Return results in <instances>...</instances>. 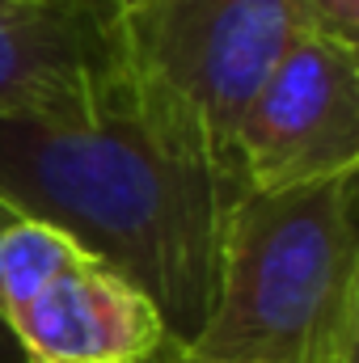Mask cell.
<instances>
[{"label": "cell", "instance_id": "8", "mask_svg": "<svg viewBox=\"0 0 359 363\" xmlns=\"http://www.w3.org/2000/svg\"><path fill=\"white\" fill-rule=\"evenodd\" d=\"M4 220H13V211L0 203V224H4ZM0 363H26V359H21V351H17V342L9 338V330H4V325H0Z\"/></svg>", "mask_w": 359, "mask_h": 363}, {"label": "cell", "instance_id": "1", "mask_svg": "<svg viewBox=\"0 0 359 363\" xmlns=\"http://www.w3.org/2000/svg\"><path fill=\"white\" fill-rule=\"evenodd\" d=\"M245 194L237 157L127 55L77 110L0 114V203L131 279L178 347L211 308Z\"/></svg>", "mask_w": 359, "mask_h": 363}, {"label": "cell", "instance_id": "4", "mask_svg": "<svg viewBox=\"0 0 359 363\" xmlns=\"http://www.w3.org/2000/svg\"><path fill=\"white\" fill-rule=\"evenodd\" d=\"M309 30L304 0H140L118 21V43L131 68L233 152L241 110Z\"/></svg>", "mask_w": 359, "mask_h": 363}, {"label": "cell", "instance_id": "7", "mask_svg": "<svg viewBox=\"0 0 359 363\" xmlns=\"http://www.w3.org/2000/svg\"><path fill=\"white\" fill-rule=\"evenodd\" d=\"M304 9L317 34L359 47V0H304Z\"/></svg>", "mask_w": 359, "mask_h": 363}, {"label": "cell", "instance_id": "3", "mask_svg": "<svg viewBox=\"0 0 359 363\" xmlns=\"http://www.w3.org/2000/svg\"><path fill=\"white\" fill-rule=\"evenodd\" d=\"M0 325L26 363H153L178 347L131 279L21 216L0 224Z\"/></svg>", "mask_w": 359, "mask_h": 363}, {"label": "cell", "instance_id": "2", "mask_svg": "<svg viewBox=\"0 0 359 363\" xmlns=\"http://www.w3.org/2000/svg\"><path fill=\"white\" fill-rule=\"evenodd\" d=\"M359 169L250 190L228 220L216 296L178 363H355Z\"/></svg>", "mask_w": 359, "mask_h": 363}, {"label": "cell", "instance_id": "5", "mask_svg": "<svg viewBox=\"0 0 359 363\" xmlns=\"http://www.w3.org/2000/svg\"><path fill=\"white\" fill-rule=\"evenodd\" d=\"M233 152L250 190L359 169V47L309 30L237 118Z\"/></svg>", "mask_w": 359, "mask_h": 363}, {"label": "cell", "instance_id": "11", "mask_svg": "<svg viewBox=\"0 0 359 363\" xmlns=\"http://www.w3.org/2000/svg\"><path fill=\"white\" fill-rule=\"evenodd\" d=\"M153 363H157V359H153Z\"/></svg>", "mask_w": 359, "mask_h": 363}, {"label": "cell", "instance_id": "10", "mask_svg": "<svg viewBox=\"0 0 359 363\" xmlns=\"http://www.w3.org/2000/svg\"><path fill=\"white\" fill-rule=\"evenodd\" d=\"M157 363H178V347H170V351H165V355H161Z\"/></svg>", "mask_w": 359, "mask_h": 363}, {"label": "cell", "instance_id": "6", "mask_svg": "<svg viewBox=\"0 0 359 363\" xmlns=\"http://www.w3.org/2000/svg\"><path fill=\"white\" fill-rule=\"evenodd\" d=\"M118 64V21L89 0H0V114L77 110Z\"/></svg>", "mask_w": 359, "mask_h": 363}, {"label": "cell", "instance_id": "9", "mask_svg": "<svg viewBox=\"0 0 359 363\" xmlns=\"http://www.w3.org/2000/svg\"><path fill=\"white\" fill-rule=\"evenodd\" d=\"M89 4H97V9H101L106 17H114V21H123V17H127V13H131V9H136L140 0H89Z\"/></svg>", "mask_w": 359, "mask_h": 363}]
</instances>
